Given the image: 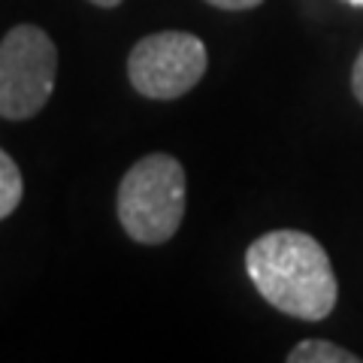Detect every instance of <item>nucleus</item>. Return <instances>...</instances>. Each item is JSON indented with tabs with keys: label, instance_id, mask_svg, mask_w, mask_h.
<instances>
[{
	"label": "nucleus",
	"instance_id": "1",
	"mask_svg": "<svg viewBox=\"0 0 363 363\" xmlns=\"http://www.w3.org/2000/svg\"><path fill=\"white\" fill-rule=\"evenodd\" d=\"M245 269L272 309L300 321H324L336 309L339 285L330 255L303 230H269L248 245Z\"/></svg>",
	"mask_w": 363,
	"mask_h": 363
},
{
	"label": "nucleus",
	"instance_id": "4",
	"mask_svg": "<svg viewBox=\"0 0 363 363\" xmlns=\"http://www.w3.org/2000/svg\"><path fill=\"white\" fill-rule=\"evenodd\" d=\"M209 67V52L188 30L149 33L128 55V79L149 100H176L188 94Z\"/></svg>",
	"mask_w": 363,
	"mask_h": 363
},
{
	"label": "nucleus",
	"instance_id": "10",
	"mask_svg": "<svg viewBox=\"0 0 363 363\" xmlns=\"http://www.w3.org/2000/svg\"><path fill=\"white\" fill-rule=\"evenodd\" d=\"M345 4H351V6H363V0H345Z\"/></svg>",
	"mask_w": 363,
	"mask_h": 363
},
{
	"label": "nucleus",
	"instance_id": "6",
	"mask_svg": "<svg viewBox=\"0 0 363 363\" xmlns=\"http://www.w3.org/2000/svg\"><path fill=\"white\" fill-rule=\"evenodd\" d=\"M21 194H25L21 169L13 155L0 149V221L16 212V206L21 203Z\"/></svg>",
	"mask_w": 363,
	"mask_h": 363
},
{
	"label": "nucleus",
	"instance_id": "2",
	"mask_svg": "<svg viewBox=\"0 0 363 363\" xmlns=\"http://www.w3.org/2000/svg\"><path fill=\"white\" fill-rule=\"evenodd\" d=\"M185 169L173 155L140 157L118 185V221L133 242L164 245L185 218Z\"/></svg>",
	"mask_w": 363,
	"mask_h": 363
},
{
	"label": "nucleus",
	"instance_id": "8",
	"mask_svg": "<svg viewBox=\"0 0 363 363\" xmlns=\"http://www.w3.org/2000/svg\"><path fill=\"white\" fill-rule=\"evenodd\" d=\"M351 91H354V97L360 100V106H363V49H360L357 61H354V70H351Z\"/></svg>",
	"mask_w": 363,
	"mask_h": 363
},
{
	"label": "nucleus",
	"instance_id": "3",
	"mask_svg": "<svg viewBox=\"0 0 363 363\" xmlns=\"http://www.w3.org/2000/svg\"><path fill=\"white\" fill-rule=\"evenodd\" d=\"M58 49L37 25H16L0 40V118L25 121L49 104Z\"/></svg>",
	"mask_w": 363,
	"mask_h": 363
},
{
	"label": "nucleus",
	"instance_id": "9",
	"mask_svg": "<svg viewBox=\"0 0 363 363\" xmlns=\"http://www.w3.org/2000/svg\"><path fill=\"white\" fill-rule=\"evenodd\" d=\"M91 4L100 6V9H116V6L121 4V0H91Z\"/></svg>",
	"mask_w": 363,
	"mask_h": 363
},
{
	"label": "nucleus",
	"instance_id": "7",
	"mask_svg": "<svg viewBox=\"0 0 363 363\" xmlns=\"http://www.w3.org/2000/svg\"><path fill=\"white\" fill-rule=\"evenodd\" d=\"M209 6H218V9H227V13H242V9H255L260 6L264 0H206Z\"/></svg>",
	"mask_w": 363,
	"mask_h": 363
},
{
	"label": "nucleus",
	"instance_id": "5",
	"mask_svg": "<svg viewBox=\"0 0 363 363\" xmlns=\"http://www.w3.org/2000/svg\"><path fill=\"white\" fill-rule=\"evenodd\" d=\"M360 357L327 339H306L288 351V363H357Z\"/></svg>",
	"mask_w": 363,
	"mask_h": 363
}]
</instances>
